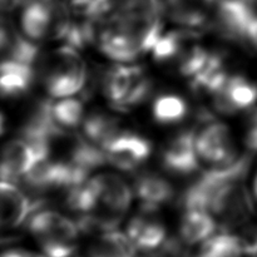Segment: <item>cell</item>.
Masks as SVG:
<instances>
[{"mask_svg":"<svg viewBox=\"0 0 257 257\" xmlns=\"http://www.w3.org/2000/svg\"><path fill=\"white\" fill-rule=\"evenodd\" d=\"M24 2L25 0H2V8L4 12H8V10L12 12L15 8L22 7Z\"/></svg>","mask_w":257,"mask_h":257,"instance_id":"31","label":"cell"},{"mask_svg":"<svg viewBox=\"0 0 257 257\" xmlns=\"http://www.w3.org/2000/svg\"><path fill=\"white\" fill-rule=\"evenodd\" d=\"M245 143L248 151L257 152V107L248 110L245 124Z\"/></svg>","mask_w":257,"mask_h":257,"instance_id":"28","label":"cell"},{"mask_svg":"<svg viewBox=\"0 0 257 257\" xmlns=\"http://www.w3.org/2000/svg\"><path fill=\"white\" fill-rule=\"evenodd\" d=\"M27 227L47 257H73L79 247V227L59 212L35 211L28 218Z\"/></svg>","mask_w":257,"mask_h":257,"instance_id":"3","label":"cell"},{"mask_svg":"<svg viewBox=\"0 0 257 257\" xmlns=\"http://www.w3.org/2000/svg\"><path fill=\"white\" fill-rule=\"evenodd\" d=\"M64 202L67 207L80 216L94 212L99 205L97 191L90 178L64 191Z\"/></svg>","mask_w":257,"mask_h":257,"instance_id":"26","label":"cell"},{"mask_svg":"<svg viewBox=\"0 0 257 257\" xmlns=\"http://www.w3.org/2000/svg\"><path fill=\"white\" fill-rule=\"evenodd\" d=\"M2 227L4 230H14L28 221L34 211V202L15 183L2 181Z\"/></svg>","mask_w":257,"mask_h":257,"instance_id":"17","label":"cell"},{"mask_svg":"<svg viewBox=\"0 0 257 257\" xmlns=\"http://www.w3.org/2000/svg\"><path fill=\"white\" fill-rule=\"evenodd\" d=\"M52 114L55 123L63 130H72L84 120V107L78 98H60L52 104Z\"/></svg>","mask_w":257,"mask_h":257,"instance_id":"27","label":"cell"},{"mask_svg":"<svg viewBox=\"0 0 257 257\" xmlns=\"http://www.w3.org/2000/svg\"><path fill=\"white\" fill-rule=\"evenodd\" d=\"M0 90L3 97L18 98L27 94L37 79V68L10 59H3Z\"/></svg>","mask_w":257,"mask_h":257,"instance_id":"19","label":"cell"},{"mask_svg":"<svg viewBox=\"0 0 257 257\" xmlns=\"http://www.w3.org/2000/svg\"><path fill=\"white\" fill-rule=\"evenodd\" d=\"M102 89L114 109L128 110L150 98L152 80L141 65L117 64L103 73Z\"/></svg>","mask_w":257,"mask_h":257,"instance_id":"5","label":"cell"},{"mask_svg":"<svg viewBox=\"0 0 257 257\" xmlns=\"http://www.w3.org/2000/svg\"><path fill=\"white\" fill-rule=\"evenodd\" d=\"M3 59L15 60L35 67L40 59L39 47L29 38L23 37L17 32L13 24L3 18L2 39H0ZM37 68V67H35Z\"/></svg>","mask_w":257,"mask_h":257,"instance_id":"18","label":"cell"},{"mask_svg":"<svg viewBox=\"0 0 257 257\" xmlns=\"http://www.w3.org/2000/svg\"><path fill=\"white\" fill-rule=\"evenodd\" d=\"M20 8V29L33 42L63 40L72 24L69 4L63 0H25Z\"/></svg>","mask_w":257,"mask_h":257,"instance_id":"4","label":"cell"},{"mask_svg":"<svg viewBox=\"0 0 257 257\" xmlns=\"http://www.w3.org/2000/svg\"><path fill=\"white\" fill-rule=\"evenodd\" d=\"M161 163L171 175L188 176L195 173L200 167L195 131L183 130L171 137L161 151Z\"/></svg>","mask_w":257,"mask_h":257,"instance_id":"11","label":"cell"},{"mask_svg":"<svg viewBox=\"0 0 257 257\" xmlns=\"http://www.w3.org/2000/svg\"><path fill=\"white\" fill-rule=\"evenodd\" d=\"M212 104L222 114L250 110L257 103V84L241 74H230L212 95Z\"/></svg>","mask_w":257,"mask_h":257,"instance_id":"12","label":"cell"},{"mask_svg":"<svg viewBox=\"0 0 257 257\" xmlns=\"http://www.w3.org/2000/svg\"><path fill=\"white\" fill-rule=\"evenodd\" d=\"M141 257H168L165 253H158V252H148V253H143Z\"/></svg>","mask_w":257,"mask_h":257,"instance_id":"34","label":"cell"},{"mask_svg":"<svg viewBox=\"0 0 257 257\" xmlns=\"http://www.w3.org/2000/svg\"><path fill=\"white\" fill-rule=\"evenodd\" d=\"M37 74L48 94L58 99L73 97L88 84L87 65L79 50L68 45L40 57Z\"/></svg>","mask_w":257,"mask_h":257,"instance_id":"2","label":"cell"},{"mask_svg":"<svg viewBox=\"0 0 257 257\" xmlns=\"http://www.w3.org/2000/svg\"><path fill=\"white\" fill-rule=\"evenodd\" d=\"M253 193H255V197L257 198V172L255 178H253Z\"/></svg>","mask_w":257,"mask_h":257,"instance_id":"35","label":"cell"},{"mask_svg":"<svg viewBox=\"0 0 257 257\" xmlns=\"http://www.w3.org/2000/svg\"><path fill=\"white\" fill-rule=\"evenodd\" d=\"M137 248L125 233L117 230L98 233L90 242L87 257H136Z\"/></svg>","mask_w":257,"mask_h":257,"instance_id":"23","label":"cell"},{"mask_svg":"<svg viewBox=\"0 0 257 257\" xmlns=\"http://www.w3.org/2000/svg\"><path fill=\"white\" fill-rule=\"evenodd\" d=\"M197 257H257V248L248 238L223 232L203 242Z\"/></svg>","mask_w":257,"mask_h":257,"instance_id":"22","label":"cell"},{"mask_svg":"<svg viewBox=\"0 0 257 257\" xmlns=\"http://www.w3.org/2000/svg\"><path fill=\"white\" fill-rule=\"evenodd\" d=\"M218 223L208 211L185 210L180 223L181 242L187 245L203 243L215 236Z\"/></svg>","mask_w":257,"mask_h":257,"instance_id":"21","label":"cell"},{"mask_svg":"<svg viewBox=\"0 0 257 257\" xmlns=\"http://www.w3.org/2000/svg\"><path fill=\"white\" fill-rule=\"evenodd\" d=\"M90 181L99 200L98 208L92 213H98L120 222L132 203V191L130 186L114 173H100L90 177Z\"/></svg>","mask_w":257,"mask_h":257,"instance_id":"10","label":"cell"},{"mask_svg":"<svg viewBox=\"0 0 257 257\" xmlns=\"http://www.w3.org/2000/svg\"><path fill=\"white\" fill-rule=\"evenodd\" d=\"M251 157L248 155L238 157L233 163L223 167H213L202 173L191 183L180 198V206L185 210H210L216 193L227 182L238 177H246L250 170Z\"/></svg>","mask_w":257,"mask_h":257,"instance_id":"6","label":"cell"},{"mask_svg":"<svg viewBox=\"0 0 257 257\" xmlns=\"http://www.w3.org/2000/svg\"><path fill=\"white\" fill-rule=\"evenodd\" d=\"M198 38H200V34L197 30L186 29V28L165 33L161 35L153 47V58L156 62L162 63V64L175 65L181 55L186 52V49L191 47L193 43L198 42Z\"/></svg>","mask_w":257,"mask_h":257,"instance_id":"20","label":"cell"},{"mask_svg":"<svg viewBox=\"0 0 257 257\" xmlns=\"http://www.w3.org/2000/svg\"><path fill=\"white\" fill-rule=\"evenodd\" d=\"M92 2H93V0H67V3H68V4H69V7H72L73 9L82 10V12Z\"/></svg>","mask_w":257,"mask_h":257,"instance_id":"32","label":"cell"},{"mask_svg":"<svg viewBox=\"0 0 257 257\" xmlns=\"http://www.w3.org/2000/svg\"><path fill=\"white\" fill-rule=\"evenodd\" d=\"M216 0H165V10L180 27L201 30L211 27Z\"/></svg>","mask_w":257,"mask_h":257,"instance_id":"14","label":"cell"},{"mask_svg":"<svg viewBox=\"0 0 257 257\" xmlns=\"http://www.w3.org/2000/svg\"><path fill=\"white\" fill-rule=\"evenodd\" d=\"M2 257H47L44 255H38V253L29 252L27 250H22V248H10V250L3 252Z\"/></svg>","mask_w":257,"mask_h":257,"instance_id":"30","label":"cell"},{"mask_svg":"<svg viewBox=\"0 0 257 257\" xmlns=\"http://www.w3.org/2000/svg\"><path fill=\"white\" fill-rule=\"evenodd\" d=\"M156 212L145 211L131 218L125 235L137 251L143 253L156 252L167 242V230L162 221L155 216Z\"/></svg>","mask_w":257,"mask_h":257,"instance_id":"13","label":"cell"},{"mask_svg":"<svg viewBox=\"0 0 257 257\" xmlns=\"http://www.w3.org/2000/svg\"><path fill=\"white\" fill-rule=\"evenodd\" d=\"M248 240H250L251 242L253 243V246L257 248V226L252 230V232H251V237L248 238Z\"/></svg>","mask_w":257,"mask_h":257,"instance_id":"33","label":"cell"},{"mask_svg":"<svg viewBox=\"0 0 257 257\" xmlns=\"http://www.w3.org/2000/svg\"><path fill=\"white\" fill-rule=\"evenodd\" d=\"M243 45L251 48L252 50H257V15L252 18V20L248 24L247 29L243 37Z\"/></svg>","mask_w":257,"mask_h":257,"instance_id":"29","label":"cell"},{"mask_svg":"<svg viewBox=\"0 0 257 257\" xmlns=\"http://www.w3.org/2000/svg\"><path fill=\"white\" fill-rule=\"evenodd\" d=\"M162 0H93L83 18L90 44L117 63H131L153 49L162 35Z\"/></svg>","mask_w":257,"mask_h":257,"instance_id":"1","label":"cell"},{"mask_svg":"<svg viewBox=\"0 0 257 257\" xmlns=\"http://www.w3.org/2000/svg\"><path fill=\"white\" fill-rule=\"evenodd\" d=\"M245 178L238 177L226 183L211 202L208 212L225 230L243 225L253 213L252 198L245 185Z\"/></svg>","mask_w":257,"mask_h":257,"instance_id":"7","label":"cell"},{"mask_svg":"<svg viewBox=\"0 0 257 257\" xmlns=\"http://www.w3.org/2000/svg\"><path fill=\"white\" fill-rule=\"evenodd\" d=\"M40 160L39 155L32 145L19 137L5 145L2 156V181L15 183L27 176L35 162Z\"/></svg>","mask_w":257,"mask_h":257,"instance_id":"15","label":"cell"},{"mask_svg":"<svg viewBox=\"0 0 257 257\" xmlns=\"http://www.w3.org/2000/svg\"><path fill=\"white\" fill-rule=\"evenodd\" d=\"M102 150L107 163L123 172H133L151 157L152 145L140 133L122 130Z\"/></svg>","mask_w":257,"mask_h":257,"instance_id":"8","label":"cell"},{"mask_svg":"<svg viewBox=\"0 0 257 257\" xmlns=\"http://www.w3.org/2000/svg\"><path fill=\"white\" fill-rule=\"evenodd\" d=\"M83 135L93 145L103 148L118 132L122 131L119 119L103 112H92L82 123Z\"/></svg>","mask_w":257,"mask_h":257,"instance_id":"24","label":"cell"},{"mask_svg":"<svg viewBox=\"0 0 257 257\" xmlns=\"http://www.w3.org/2000/svg\"><path fill=\"white\" fill-rule=\"evenodd\" d=\"M196 148L200 160L213 167L228 166L238 158L230 128L216 120H208L196 133Z\"/></svg>","mask_w":257,"mask_h":257,"instance_id":"9","label":"cell"},{"mask_svg":"<svg viewBox=\"0 0 257 257\" xmlns=\"http://www.w3.org/2000/svg\"><path fill=\"white\" fill-rule=\"evenodd\" d=\"M190 112V105L185 98L173 93H165L155 99L152 115L155 120L163 125H172L182 122Z\"/></svg>","mask_w":257,"mask_h":257,"instance_id":"25","label":"cell"},{"mask_svg":"<svg viewBox=\"0 0 257 257\" xmlns=\"http://www.w3.org/2000/svg\"><path fill=\"white\" fill-rule=\"evenodd\" d=\"M136 197L140 200L142 210L157 212L161 207L168 205L175 197V188L170 181L155 172H141L136 176Z\"/></svg>","mask_w":257,"mask_h":257,"instance_id":"16","label":"cell"}]
</instances>
